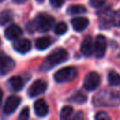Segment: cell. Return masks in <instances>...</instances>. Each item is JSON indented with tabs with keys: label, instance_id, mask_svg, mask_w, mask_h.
Masks as SVG:
<instances>
[{
	"label": "cell",
	"instance_id": "6da1fadb",
	"mask_svg": "<svg viewBox=\"0 0 120 120\" xmlns=\"http://www.w3.org/2000/svg\"><path fill=\"white\" fill-rule=\"evenodd\" d=\"M68 57V52L63 48H57L53 50L43 61V63L40 66L41 71H46L51 69L52 68L59 65L60 63L65 62Z\"/></svg>",
	"mask_w": 120,
	"mask_h": 120
},
{
	"label": "cell",
	"instance_id": "7a4b0ae2",
	"mask_svg": "<svg viewBox=\"0 0 120 120\" xmlns=\"http://www.w3.org/2000/svg\"><path fill=\"white\" fill-rule=\"evenodd\" d=\"M54 22V19L48 14H39L34 20L28 22L26 28L29 32L39 31V32H47L49 31Z\"/></svg>",
	"mask_w": 120,
	"mask_h": 120
},
{
	"label": "cell",
	"instance_id": "3957f363",
	"mask_svg": "<svg viewBox=\"0 0 120 120\" xmlns=\"http://www.w3.org/2000/svg\"><path fill=\"white\" fill-rule=\"evenodd\" d=\"M120 102L117 93L112 91H102L95 98V103L98 106H115Z\"/></svg>",
	"mask_w": 120,
	"mask_h": 120
},
{
	"label": "cell",
	"instance_id": "277c9868",
	"mask_svg": "<svg viewBox=\"0 0 120 120\" xmlns=\"http://www.w3.org/2000/svg\"><path fill=\"white\" fill-rule=\"evenodd\" d=\"M77 76V69L74 67H66L58 71L55 72L54 74V80L57 82H70L74 80Z\"/></svg>",
	"mask_w": 120,
	"mask_h": 120
},
{
	"label": "cell",
	"instance_id": "5b68a950",
	"mask_svg": "<svg viewBox=\"0 0 120 120\" xmlns=\"http://www.w3.org/2000/svg\"><path fill=\"white\" fill-rule=\"evenodd\" d=\"M100 82V77L97 72H89L83 80V88L86 91H94L98 88Z\"/></svg>",
	"mask_w": 120,
	"mask_h": 120
},
{
	"label": "cell",
	"instance_id": "8992f818",
	"mask_svg": "<svg viewBox=\"0 0 120 120\" xmlns=\"http://www.w3.org/2000/svg\"><path fill=\"white\" fill-rule=\"evenodd\" d=\"M107 48V40L106 38L102 35L97 36L94 42V53L97 58H101L104 56Z\"/></svg>",
	"mask_w": 120,
	"mask_h": 120
},
{
	"label": "cell",
	"instance_id": "52a82bcc",
	"mask_svg": "<svg viewBox=\"0 0 120 120\" xmlns=\"http://www.w3.org/2000/svg\"><path fill=\"white\" fill-rule=\"evenodd\" d=\"M47 88V82L43 80H37L35 81L31 86L29 87L28 89V96L31 97V98H34V97H37L40 94H42Z\"/></svg>",
	"mask_w": 120,
	"mask_h": 120
},
{
	"label": "cell",
	"instance_id": "ba28073f",
	"mask_svg": "<svg viewBox=\"0 0 120 120\" xmlns=\"http://www.w3.org/2000/svg\"><path fill=\"white\" fill-rule=\"evenodd\" d=\"M15 67V63L13 59L8 55L1 54L0 55V74L5 75L10 72Z\"/></svg>",
	"mask_w": 120,
	"mask_h": 120
},
{
	"label": "cell",
	"instance_id": "9c48e42d",
	"mask_svg": "<svg viewBox=\"0 0 120 120\" xmlns=\"http://www.w3.org/2000/svg\"><path fill=\"white\" fill-rule=\"evenodd\" d=\"M21 102V98L17 96H10L7 98L3 111L6 114H11L13 112H15V110L18 108V106L20 105Z\"/></svg>",
	"mask_w": 120,
	"mask_h": 120
},
{
	"label": "cell",
	"instance_id": "30bf717a",
	"mask_svg": "<svg viewBox=\"0 0 120 120\" xmlns=\"http://www.w3.org/2000/svg\"><path fill=\"white\" fill-rule=\"evenodd\" d=\"M13 49L20 53H25L31 49V42L27 38H19L13 43Z\"/></svg>",
	"mask_w": 120,
	"mask_h": 120
},
{
	"label": "cell",
	"instance_id": "8fae6325",
	"mask_svg": "<svg viewBox=\"0 0 120 120\" xmlns=\"http://www.w3.org/2000/svg\"><path fill=\"white\" fill-rule=\"evenodd\" d=\"M22 34V31L21 27L16 25V24H10L5 30V37L8 40H15Z\"/></svg>",
	"mask_w": 120,
	"mask_h": 120
},
{
	"label": "cell",
	"instance_id": "7c38bea8",
	"mask_svg": "<svg viewBox=\"0 0 120 120\" xmlns=\"http://www.w3.org/2000/svg\"><path fill=\"white\" fill-rule=\"evenodd\" d=\"M81 52L84 56H90L94 52V42L91 37H85L81 45Z\"/></svg>",
	"mask_w": 120,
	"mask_h": 120
},
{
	"label": "cell",
	"instance_id": "4fadbf2b",
	"mask_svg": "<svg viewBox=\"0 0 120 120\" xmlns=\"http://www.w3.org/2000/svg\"><path fill=\"white\" fill-rule=\"evenodd\" d=\"M88 23H89V21L85 17H75L71 20L72 27L77 32L83 31L88 26Z\"/></svg>",
	"mask_w": 120,
	"mask_h": 120
},
{
	"label": "cell",
	"instance_id": "5bb4252c",
	"mask_svg": "<svg viewBox=\"0 0 120 120\" xmlns=\"http://www.w3.org/2000/svg\"><path fill=\"white\" fill-rule=\"evenodd\" d=\"M34 111L38 116L44 117L47 115L49 112V108H48L47 103L43 99H38L34 103Z\"/></svg>",
	"mask_w": 120,
	"mask_h": 120
},
{
	"label": "cell",
	"instance_id": "9a60e30c",
	"mask_svg": "<svg viewBox=\"0 0 120 120\" xmlns=\"http://www.w3.org/2000/svg\"><path fill=\"white\" fill-rule=\"evenodd\" d=\"M113 12L111 9L103 10L99 13V22L101 27H108L110 24H112Z\"/></svg>",
	"mask_w": 120,
	"mask_h": 120
},
{
	"label": "cell",
	"instance_id": "2e32d148",
	"mask_svg": "<svg viewBox=\"0 0 120 120\" xmlns=\"http://www.w3.org/2000/svg\"><path fill=\"white\" fill-rule=\"evenodd\" d=\"M9 87L13 91H20L24 86V82L22 77L20 76H13L8 80Z\"/></svg>",
	"mask_w": 120,
	"mask_h": 120
},
{
	"label": "cell",
	"instance_id": "e0dca14e",
	"mask_svg": "<svg viewBox=\"0 0 120 120\" xmlns=\"http://www.w3.org/2000/svg\"><path fill=\"white\" fill-rule=\"evenodd\" d=\"M52 44V39L50 37H42L36 40V48L38 50H45Z\"/></svg>",
	"mask_w": 120,
	"mask_h": 120
},
{
	"label": "cell",
	"instance_id": "ac0fdd59",
	"mask_svg": "<svg viewBox=\"0 0 120 120\" xmlns=\"http://www.w3.org/2000/svg\"><path fill=\"white\" fill-rule=\"evenodd\" d=\"M13 19V13L9 9H5L0 12V25H5L6 23L11 22Z\"/></svg>",
	"mask_w": 120,
	"mask_h": 120
},
{
	"label": "cell",
	"instance_id": "d6986e66",
	"mask_svg": "<svg viewBox=\"0 0 120 120\" xmlns=\"http://www.w3.org/2000/svg\"><path fill=\"white\" fill-rule=\"evenodd\" d=\"M108 82L112 86L120 85V75L114 70L109 71V73H108Z\"/></svg>",
	"mask_w": 120,
	"mask_h": 120
},
{
	"label": "cell",
	"instance_id": "ffe728a7",
	"mask_svg": "<svg viewBox=\"0 0 120 120\" xmlns=\"http://www.w3.org/2000/svg\"><path fill=\"white\" fill-rule=\"evenodd\" d=\"M86 12V8L82 6V5H72L68 7L67 13L69 15H78V14H82Z\"/></svg>",
	"mask_w": 120,
	"mask_h": 120
},
{
	"label": "cell",
	"instance_id": "44dd1931",
	"mask_svg": "<svg viewBox=\"0 0 120 120\" xmlns=\"http://www.w3.org/2000/svg\"><path fill=\"white\" fill-rule=\"evenodd\" d=\"M53 31H54V33L56 35H59V36L60 35H63V34H65L68 31V25L65 22H58V23H56L54 25Z\"/></svg>",
	"mask_w": 120,
	"mask_h": 120
},
{
	"label": "cell",
	"instance_id": "7402d4cb",
	"mask_svg": "<svg viewBox=\"0 0 120 120\" xmlns=\"http://www.w3.org/2000/svg\"><path fill=\"white\" fill-rule=\"evenodd\" d=\"M72 112H73V109H72L71 106L67 105V106L63 107L62 110H61V112H60V118L61 119H66V118L69 117L71 115Z\"/></svg>",
	"mask_w": 120,
	"mask_h": 120
},
{
	"label": "cell",
	"instance_id": "603a6c76",
	"mask_svg": "<svg viewBox=\"0 0 120 120\" xmlns=\"http://www.w3.org/2000/svg\"><path fill=\"white\" fill-rule=\"evenodd\" d=\"M86 99H87L86 96L83 95L82 93H80V92H78L77 94H75V95L70 98L71 101H74V102H77V103H83V102L86 101Z\"/></svg>",
	"mask_w": 120,
	"mask_h": 120
},
{
	"label": "cell",
	"instance_id": "cb8c5ba5",
	"mask_svg": "<svg viewBox=\"0 0 120 120\" xmlns=\"http://www.w3.org/2000/svg\"><path fill=\"white\" fill-rule=\"evenodd\" d=\"M106 0H89V4L93 8H100L104 5Z\"/></svg>",
	"mask_w": 120,
	"mask_h": 120
},
{
	"label": "cell",
	"instance_id": "d4e9b609",
	"mask_svg": "<svg viewBox=\"0 0 120 120\" xmlns=\"http://www.w3.org/2000/svg\"><path fill=\"white\" fill-rule=\"evenodd\" d=\"M95 118L98 120H110V116L105 112H98L95 115Z\"/></svg>",
	"mask_w": 120,
	"mask_h": 120
},
{
	"label": "cell",
	"instance_id": "484cf974",
	"mask_svg": "<svg viewBox=\"0 0 120 120\" xmlns=\"http://www.w3.org/2000/svg\"><path fill=\"white\" fill-rule=\"evenodd\" d=\"M28 117H29V109L28 107H24L19 114V119H27Z\"/></svg>",
	"mask_w": 120,
	"mask_h": 120
},
{
	"label": "cell",
	"instance_id": "4316f807",
	"mask_svg": "<svg viewBox=\"0 0 120 120\" xmlns=\"http://www.w3.org/2000/svg\"><path fill=\"white\" fill-rule=\"evenodd\" d=\"M65 0H50V4L53 8H60L64 4Z\"/></svg>",
	"mask_w": 120,
	"mask_h": 120
},
{
	"label": "cell",
	"instance_id": "83f0119b",
	"mask_svg": "<svg viewBox=\"0 0 120 120\" xmlns=\"http://www.w3.org/2000/svg\"><path fill=\"white\" fill-rule=\"evenodd\" d=\"M112 24L116 26H120V14L119 13H113Z\"/></svg>",
	"mask_w": 120,
	"mask_h": 120
},
{
	"label": "cell",
	"instance_id": "f1b7e54d",
	"mask_svg": "<svg viewBox=\"0 0 120 120\" xmlns=\"http://www.w3.org/2000/svg\"><path fill=\"white\" fill-rule=\"evenodd\" d=\"M13 2L16 4H22V3L26 2V0H13Z\"/></svg>",
	"mask_w": 120,
	"mask_h": 120
},
{
	"label": "cell",
	"instance_id": "f546056e",
	"mask_svg": "<svg viewBox=\"0 0 120 120\" xmlns=\"http://www.w3.org/2000/svg\"><path fill=\"white\" fill-rule=\"evenodd\" d=\"M2 98H3V91L0 88V105H1V102H2Z\"/></svg>",
	"mask_w": 120,
	"mask_h": 120
},
{
	"label": "cell",
	"instance_id": "4dcf8cb0",
	"mask_svg": "<svg viewBox=\"0 0 120 120\" xmlns=\"http://www.w3.org/2000/svg\"><path fill=\"white\" fill-rule=\"evenodd\" d=\"M38 2H39V3H41V2H43V0H37Z\"/></svg>",
	"mask_w": 120,
	"mask_h": 120
},
{
	"label": "cell",
	"instance_id": "1f68e13d",
	"mask_svg": "<svg viewBox=\"0 0 120 120\" xmlns=\"http://www.w3.org/2000/svg\"><path fill=\"white\" fill-rule=\"evenodd\" d=\"M0 42H1V40H0Z\"/></svg>",
	"mask_w": 120,
	"mask_h": 120
},
{
	"label": "cell",
	"instance_id": "d6a6232c",
	"mask_svg": "<svg viewBox=\"0 0 120 120\" xmlns=\"http://www.w3.org/2000/svg\"><path fill=\"white\" fill-rule=\"evenodd\" d=\"M0 1H1V0H0Z\"/></svg>",
	"mask_w": 120,
	"mask_h": 120
}]
</instances>
